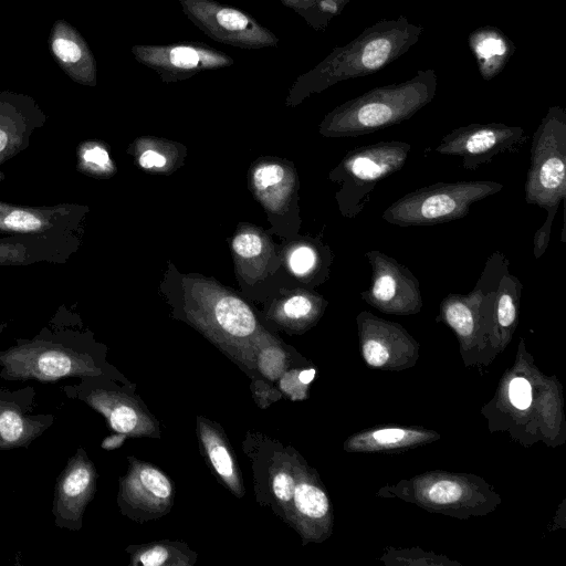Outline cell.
Returning <instances> with one entry per match:
<instances>
[{"mask_svg": "<svg viewBox=\"0 0 566 566\" xmlns=\"http://www.w3.org/2000/svg\"><path fill=\"white\" fill-rule=\"evenodd\" d=\"M101 346L90 332L52 319L31 338H18L0 350V377L44 384L67 378L106 377Z\"/></svg>", "mask_w": 566, "mask_h": 566, "instance_id": "obj_1", "label": "cell"}, {"mask_svg": "<svg viewBox=\"0 0 566 566\" xmlns=\"http://www.w3.org/2000/svg\"><path fill=\"white\" fill-rule=\"evenodd\" d=\"M422 32V25L411 23L405 15L367 27L347 44L335 48L314 69L300 75L292 85L290 103L297 104L310 94L338 82L380 71L406 54Z\"/></svg>", "mask_w": 566, "mask_h": 566, "instance_id": "obj_2", "label": "cell"}, {"mask_svg": "<svg viewBox=\"0 0 566 566\" xmlns=\"http://www.w3.org/2000/svg\"><path fill=\"white\" fill-rule=\"evenodd\" d=\"M437 74L420 70L403 82L371 88L329 112L319 126L327 137H358L412 117L436 96Z\"/></svg>", "mask_w": 566, "mask_h": 566, "instance_id": "obj_3", "label": "cell"}, {"mask_svg": "<svg viewBox=\"0 0 566 566\" xmlns=\"http://www.w3.org/2000/svg\"><path fill=\"white\" fill-rule=\"evenodd\" d=\"M502 189V184L492 180L439 181L397 199L382 212V219L399 227L449 222L464 218L473 203Z\"/></svg>", "mask_w": 566, "mask_h": 566, "instance_id": "obj_4", "label": "cell"}, {"mask_svg": "<svg viewBox=\"0 0 566 566\" xmlns=\"http://www.w3.org/2000/svg\"><path fill=\"white\" fill-rule=\"evenodd\" d=\"M410 150V144L390 140L359 146L347 153L332 174L342 185L337 200L343 216L357 217L370 202L376 185L399 171Z\"/></svg>", "mask_w": 566, "mask_h": 566, "instance_id": "obj_5", "label": "cell"}, {"mask_svg": "<svg viewBox=\"0 0 566 566\" xmlns=\"http://www.w3.org/2000/svg\"><path fill=\"white\" fill-rule=\"evenodd\" d=\"M525 201L545 210L566 197V112L551 106L532 137Z\"/></svg>", "mask_w": 566, "mask_h": 566, "instance_id": "obj_6", "label": "cell"}, {"mask_svg": "<svg viewBox=\"0 0 566 566\" xmlns=\"http://www.w3.org/2000/svg\"><path fill=\"white\" fill-rule=\"evenodd\" d=\"M187 18L212 40L240 49L277 46V36L248 13L216 0H178Z\"/></svg>", "mask_w": 566, "mask_h": 566, "instance_id": "obj_7", "label": "cell"}, {"mask_svg": "<svg viewBox=\"0 0 566 566\" xmlns=\"http://www.w3.org/2000/svg\"><path fill=\"white\" fill-rule=\"evenodd\" d=\"M527 138L520 126L502 123L470 124L446 134L434 151L459 156L464 169L474 170L500 154L518 149Z\"/></svg>", "mask_w": 566, "mask_h": 566, "instance_id": "obj_8", "label": "cell"}, {"mask_svg": "<svg viewBox=\"0 0 566 566\" xmlns=\"http://www.w3.org/2000/svg\"><path fill=\"white\" fill-rule=\"evenodd\" d=\"M364 255L371 268V283L360 293L361 298L386 313H418L422 297L419 281L413 273L381 251L371 250Z\"/></svg>", "mask_w": 566, "mask_h": 566, "instance_id": "obj_9", "label": "cell"}, {"mask_svg": "<svg viewBox=\"0 0 566 566\" xmlns=\"http://www.w3.org/2000/svg\"><path fill=\"white\" fill-rule=\"evenodd\" d=\"M132 53L137 62L155 71L164 82L187 80L200 72L228 67L233 59L201 42L136 44Z\"/></svg>", "mask_w": 566, "mask_h": 566, "instance_id": "obj_10", "label": "cell"}, {"mask_svg": "<svg viewBox=\"0 0 566 566\" xmlns=\"http://www.w3.org/2000/svg\"><path fill=\"white\" fill-rule=\"evenodd\" d=\"M97 472L84 448L76 449L56 478L52 515L54 524L78 532L83 526L85 510L96 492Z\"/></svg>", "mask_w": 566, "mask_h": 566, "instance_id": "obj_11", "label": "cell"}, {"mask_svg": "<svg viewBox=\"0 0 566 566\" xmlns=\"http://www.w3.org/2000/svg\"><path fill=\"white\" fill-rule=\"evenodd\" d=\"M87 212L86 206L76 203L31 207L0 200V233L80 234Z\"/></svg>", "mask_w": 566, "mask_h": 566, "instance_id": "obj_12", "label": "cell"}, {"mask_svg": "<svg viewBox=\"0 0 566 566\" xmlns=\"http://www.w3.org/2000/svg\"><path fill=\"white\" fill-rule=\"evenodd\" d=\"M34 387L0 388V451L28 448L55 421L52 413H35Z\"/></svg>", "mask_w": 566, "mask_h": 566, "instance_id": "obj_13", "label": "cell"}, {"mask_svg": "<svg viewBox=\"0 0 566 566\" xmlns=\"http://www.w3.org/2000/svg\"><path fill=\"white\" fill-rule=\"evenodd\" d=\"M62 391L67 398L80 400L104 416L115 432L126 436L142 433V412L130 397L112 386L105 377L81 378L80 382L64 385Z\"/></svg>", "mask_w": 566, "mask_h": 566, "instance_id": "obj_14", "label": "cell"}, {"mask_svg": "<svg viewBox=\"0 0 566 566\" xmlns=\"http://www.w3.org/2000/svg\"><path fill=\"white\" fill-rule=\"evenodd\" d=\"M78 233L8 234L0 238V266L63 264L77 252Z\"/></svg>", "mask_w": 566, "mask_h": 566, "instance_id": "obj_15", "label": "cell"}, {"mask_svg": "<svg viewBox=\"0 0 566 566\" xmlns=\"http://www.w3.org/2000/svg\"><path fill=\"white\" fill-rule=\"evenodd\" d=\"M45 122V113L31 96L0 92V165L27 149Z\"/></svg>", "mask_w": 566, "mask_h": 566, "instance_id": "obj_16", "label": "cell"}, {"mask_svg": "<svg viewBox=\"0 0 566 566\" xmlns=\"http://www.w3.org/2000/svg\"><path fill=\"white\" fill-rule=\"evenodd\" d=\"M49 48L60 67L74 82L95 86L97 69L95 57L81 33L65 20L54 22Z\"/></svg>", "mask_w": 566, "mask_h": 566, "instance_id": "obj_17", "label": "cell"}, {"mask_svg": "<svg viewBox=\"0 0 566 566\" xmlns=\"http://www.w3.org/2000/svg\"><path fill=\"white\" fill-rule=\"evenodd\" d=\"M172 485L158 469L134 464L120 482L118 503L126 510L161 512L169 504Z\"/></svg>", "mask_w": 566, "mask_h": 566, "instance_id": "obj_18", "label": "cell"}, {"mask_svg": "<svg viewBox=\"0 0 566 566\" xmlns=\"http://www.w3.org/2000/svg\"><path fill=\"white\" fill-rule=\"evenodd\" d=\"M469 45L485 81L504 69L515 50L514 43L505 34L490 25L475 29L469 36Z\"/></svg>", "mask_w": 566, "mask_h": 566, "instance_id": "obj_19", "label": "cell"}, {"mask_svg": "<svg viewBox=\"0 0 566 566\" xmlns=\"http://www.w3.org/2000/svg\"><path fill=\"white\" fill-rule=\"evenodd\" d=\"M213 315L219 327L233 337H247L256 327L252 311L235 296H221L213 306Z\"/></svg>", "mask_w": 566, "mask_h": 566, "instance_id": "obj_20", "label": "cell"}, {"mask_svg": "<svg viewBox=\"0 0 566 566\" xmlns=\"http://www.w3.org/2000/svg\"><path fill=\"white\" fill-rule=\"evenodd\" d=\"M522 291L523 284L518 277L506 271L502 275L496 290L493 315L496 328L503 333L514 328Z\"/></svg>", "mask_w": 566, "mask_h": 566, "instance_id": "obj_21", "label": "cell"}, {"mask_svg": "<svg viewBox=\"0 0 566 566\" xmlns=\"http://www.w3.org/2000/svg\"><path fill=\"white\" fill-rule=\"evenodd\" d=\"M201 439L209 460L220 478L232 489L240 493V480L235 470L233 458L221 437L211 428H201Z\"/></svg>", "mask_w": 566, "mask_h": 566, "instance_id": "obj_22", "label": "cell"}, {"mask_svg": "<svg viewBox=\"0 0 566 566\" xmlns=\"http://www.w3.org/2000/svg\"><path fill=\"white\" fill-rule=\"evenodd\" d=\"M287 172L279 164H263L253 172V184L261 199L272 208L280 206L287 192Z\"/></svg>", "mask_w": 566, "mask_h": 566, "instance_id": "obj_23", "label": "cell"}, {"mask_svg": "<svg viewBox=\"0 0 566 566\" xmlns=\"http://www.w3.org/2000/svg\"><path fill=\"white\" fill-rule=\"evenodd\" d=\"M293 9L316 30H324L329 21L337 17L350 0H281Z\"/></svg>", "mask_w": 566, "mask_h": 566, "instance_id": "obj_24", "label": "cell"}, {"mask_svg": "<svg viewBox=\"0 0 566 566\" xmlns=\"http://www.w3.org/2000/svg\"><path fill=\"white\" fill-rule=\"evenodd\" d=\"M77 170L90 176L106 177L114 171V165L104 145L84 142L77 147Z\"/></svg>", "mask_w": 566, "mask_h": 566, "instance_id": "obj_25", "label": "cell"}, {"mask_svg": "<svg viewBox=\"0 0 566 566\" xmlns=\"http://www.w3.org/2000/svg\"><path fill=\"white\" fill-rule=\"evenodd\" d=\"M293 500L298 515L306 520L323 518L329 510L326 494L311 483L296 484Z\"/></svg>", "mask_w": 566, "mask_h": 566, "instance_id": "obj_26", "label": "cell"}, {"mask_svg": "<svg viewBox=\"0 0 566 566\" xmlns=\"http://www.w3.org/2000/svg\"><path fill=\"white\" fill-rule=\"evenodd\" d=\"M421 438L422 437L419 434V432L390 428L377 430L368 436L361 437L358 443L361 444V448L364 447L365 449L391 448L405 446Z\"/></svg>", "mask_w": 566, "mask_h": 566, "instance_id": "obj_27", "label": "cell"}, {"mask_svg": "<svg viewBox=\"0 0 566 566\" xmlns=\"http://www.w3.org/2000/svg\"><path fill=\"white\" fill-rule=\"evenodd\" d=\"M323 301L310 294H294L283 304V313L293 321L314 318L321 311Z\"/></svg>", "mask_w": 566, "mask_h": 566, "instance_id": "obj_28", "label": "cell"}, {"mask_svg": "<svg viewBox=\"0 0 566 566\" xmlns=\"http://www.w3.org/2000/svg\"><path fill=\"white\" fill-rule=\"evenodd\" d=\"M289 264L296 275H306L317 265V252L310 245H300L291 253Z\"/></svg>", "mask_w": 566, "mask_h": 566, "instance_id": "obj_29", "label": "cell"}, {"mask_svg": "<svg viewBox=\"0 0 566 566\" xmlns=\"http://www.w3.org/2000/svg\"><path fill=\"white\" fill-rule=\"evenodd\" d=\"M427 497L437 504H448L458 501L462 495L461 486L450 480H440L426 492Z\"/></svg>", "mask_w": 566, "mask_h": 566, "instance_id": "obj_30", "label": "cell"}, {"mask_svg": "<svg viewBox=\"0 0 566 566\" xmlns=\"http://www.w3.org/2000/svg\"><path fill=\"white\" fill-rule=\"evenodd\" d=\"M237 255L242 259H252L261 254L263 241L255 232H242L238 234L232 242Z\"/></svg>", "mask_w": 566, "mask_h": 566, "instance_id": "obj_31", "label": "cell"}, {"mask_svg": "<svg viewBox=\"0 0 566 566\" xmlns=\"http://www.w3.org/2000/svg\"><path fill=\"white\" fill-rule=\"evenodd\" d=\"M558 208L559 205H554L546 209V218L543 224L536 230L534 234L533 253L536 259H539L548 248L553 221L556 217Z\"/></svg>", "mask_w": 566, "mask_h": 566, "instance_id": "obj_32", "label": "cell"}, {"mask_svg": "<svg viewBox=\"0 0 566 566\" xmlns=\"http://www.w3.org/2000/svg\"><path fill=\"white\" fill-rule=\"evenodd\" d=\"M295 486V480L289 471L281 470L274 474L272 490L280 502L289 504L293 500Z\"/></svg>", "mask_w": 566, "mask_h": 566, "instance_id": "obj_33", "label": "cell"}, {"mask_svg": "<svg viewBox=\"0 0 566 566\" xmlns=\"http://www.w3.org/2000/svg\"><path fill=\"white\" fill-rule=\"evenodd\" d=\"M509 395L511 402L520 410L526 409L532 402V388L524 378L516 377L511 381Z\"/></svg>", "mask_w": 566, "mask_h": 566, "instance_id": "obj_34", "label": "cell"}, {"mask_svg": "<svg viewBox=\"0 0 566 566\" xmlns=\"http://www.w3.org/2000/svg\"><path fill=\"white\" fill-rule=\"evenodd\" d=\"M169 558L170 555L167 548L155 546L142 552L137 556V564H142L144 566H160L166 564Z\"/></svg>", "mask_w": 566, "mask_h": 566, "instance_id": "obj_35", "label": "cell"}, {"mask_svg": "<svg viewBox=\"0 0 566 566\" xmlns=\"http://www.w3.org/2000/svg\"><path fill=\"white\" fill-rule=\"evenodd\" d=\"M138 161L145 169L163 168L167 164L166 157L154 149L143 151Z\"/></svg>", "mask_w": 566, "mask_h": 566, "instance_id": "obj_36", "label": "cell"}, {"mask_svg": "<svg viewBox=\"0 0 566 566\" xmlns=\"http://www.w3.org/2000/svg\"><path fill=\"white\" fill-rule=\"evenodd\" d=\"M125 438H126V434L116 432V434H112V436L105 438L102 441L101 446L103 449L113 450V449L118 448L124 442Z\"/></svg>", "mask_w": 566, "mask_h": 566, "instance_id": "obj_37", "label": "cell"}, {"mask_svg": "<svg viewBox=\"0 0 566 566\" xmlns=\"http://www.w3.org/2000/svg\"><path fill=\"white\" fill-rule=\"evenodd\" d=\"M314 376H315L314 369L303 370L300 373L298 379L302 384H308L313 380Z\"/></svg>", "mask_w": 566, "mask_h": 566, "instance_id": "obj_38", "label": "cell"}, {"mask_svg": "<svg viewBox=\"0 0 566 566\" xmlns=\"http://www.w3.org/2000/svg\"><path fill=\"white\" fill-rule=\"evenodd\" d=\"M6 328H7V323L0 324V338H1V334L4 332Z\"/></svg>", "mask_w": 566, "mask_h": 566, "instance_id": "obj_39", "label": "cell"}]
</instances>
